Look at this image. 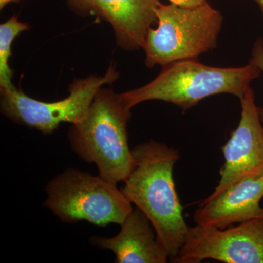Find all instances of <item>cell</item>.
<instances>
[{"mask_svg":"<svg viewBox=\"0 0 263 263\" xmlns=\"http://www.w3.org/2000/svg\"><path fill=\"white\" fill-rule=\"evenodd\" d=\"M249 62L254 64L260 69L261 72L263 74V40L262 38H258L254 43L252 48V57ZM261 121L263 125V110H261Z\"/></svg>","mask_w":263,"mask_h":263,"instance_id":"cell-13","label":"cell"},{"mask_svg":"<svg viewBox=\"0 0 263 263\" xmlns=\"http://www.w3.org/2000/svg\"><path fill=\"white\" fill-rule=\"evenodd\" d=\"M29 25L19 22L13 16L0 25V86L1 89L15 87L12 83L13 71L10 69L9 59L11 56V45L20 33L29 30Z\"/></svg>","mask_w":263,"mask_h":263,"instance_id":"cell-12","label":"cell"},{"mask_svg":"<svg viewBox=\"0 0 263 263\" xmlns=\"http://www.w3.org/2000/svg\"><path fill=\"white\" fill-rule=\"evenodd\" d=\"M80 15H91L113 27L118 46L133 51L143 48L151 26L157 22L159 0H67Z\"/></svg>","mask_w":263,"mask_h":263,"instance_id":"cell-9","label":"cell"},{"mask_svg":"<svg viewBox=\"0 0 263 263\" xmlns=\"http://www.w3.org/2000/svg\"><path fill=\"white\" fill-rule=\"evenodd\" d=\"M119 76L115 67L110 66L105 76L76 79L70 85L68 97L50 103L30 98L15 86L1 89V112L16 124L51 134L62 122H82L98 90L103 85L114 83Z\"/></svg>","mask_w":263,"mask_h":263,"instance_id":"cell-6","label":"cell"},{"mask_svg":"<svg viewBox=\"0 0 263 263\" xmlns=\"http://www.w3.org/2000/svg\"><path fill=\"white\" fill-rule=\"evenodd\" d=\"M132 108L122 94L100 88L87 116L72 124L69 141L74 152L98 167L99 176L117 184L124 182L135 166L128 143L127 124Z\"/></svg>","mask_w":263,"mask_h":263,"instance_id":"cell-2","label":"cell"},{"mask_svg":"<svg viewBox=\"0 0 263 263\" xmlns=\"http://www.w3.org/2000/svg\"><path fill=\"white\" fill-rule=\"evenodd\" d=\"M254 2L259 5V8H260L263 13V0H254Z\"/></svg>","mask_w":263,"mask_h":263,"instance_id":"cell-16","label":"cell"},{"mask_svg":"<svg viewBox=\"0 0 263 263\" xmlns=\"http://www.w3.org/2000/svg\"><path fill=\"white\" fill-rule=\"evenodd\" d=\"M45 207L65 223L86 221L96 226H121L133 210L117 184L70 168L50 181Z\"/></svg>","mask_w":263,"mask_h":263,"instance_id":"cell-5","label":"cell"},{"mask_svg":"<svg viewBox=\"0 0 263 263\" xmlns=\"http://www.w3.org/2000/svg\"><path fill=\"white\" fill-rule=\"evenodd\" d=\"M214 259L226 263H263V218L224 229L189 227L174 262L198 263Z\"/></svg>","mask_w":263,"mask_h":263,"instance_id":"cell-7","label":"cell"},{"mask_svg":"<svg viewBox=\"0 0 263 263\" xmlns=\"http://www.w3.org/2000/svg\"><path fill=\"white\" fill-rule=\"evenodd\" d=\"M132 153L134 168L121 190L149 219L159 241L174 262L189 228L174 179L179 151L152 140L138 145Z\"/></svg>","mask_w":263,"mask_h":263,"instance_id":"cell-1","label":"cell"},{"mask_svg":"<svg viewBox=\"0 0 263 263\" xmlns=\"http://www.w3.org/2000/svg\"><path fill=\"white\" fill-rule=\"evenodd\" d=\"M241 117L238 127L222 147L224 164L215 190L205 199L220 195L237 181L263 174V125L261 110L250 86L240 100Z\"/></svg>","mask_w":263,"mask_h":263,"instance_id":"cell-8","label":"cell"},{"mask_svg":"<svg viewBox=\"0 0 263 263\" xmlns=\"http://www.w3.org/2000/svg\"><path fill=\"white\" fill-rule=\"evenodd\" d=\"M157 29L150 28L143 48L152 68L185 60H196L217 46L223 17L209 2L196 7L161 4Z\"/></svg>","mask_w":263,"mask_h":263,"instance_id":"cell-4","label":"cell"},{"mask_svg":"<svg viewBox=\"0 0 263 263\" xmlns=\"http://www.w3.org/2000/svg\"><path fill=\"white\" fill-rule=\"evenodd\" d=\"M20 0H0V9H3L7 5L11 3H18Z\"/></svg>","mask_w":263,"mask_h":263,"instance_id":"cell-15","label":"cell"},{"mask_svg":"<svg viewBox=\"0 0 263 263\" xmlns=\"http://www.w3.org/2000/svg\"><path fill=\"white\" fill-rule=\"evenodd\" d=\"M263 174L237 181L220 195L200 202L194 214L197 226L224 229L235 223L263 218Z\"/></svg>","mask_w":263,"mask_h":263,"instance_id":"cell-10","label":"cell"},{"mask_svg":"<svg viewBox=\"0 0 263 263\" xmlns=\"http://www.w3.org/2000/svg\"><path fill=\"white\" fill-rule=\"evenodd\" d=\"M173 4L182 7H196L204 4L208 0H169Z\"/></svg>","mask_w":263,"mask_h":263,"instance_id":"cell-14","label":"cell"},{"mask_svg":"<svg viewBox=\"0 0 263 263\" xmlns=\"http://www.w3.org/2000/svg\"><path fill=\"white\" fill-rule=\"evenodd\" d=\"M89 240L95 247L111 250L117 263H165L169 260L149 219L137 207L121 224L117 235L92 236Z\"/></svg>","mask_w":263,"mask_h":263,"instance_id":"cell-11","label":"cell"},{"mask_svg":"<svg viewBox=\"0 0 263 263\" xmlns=\"http://www.w3.org/2000/svg\"><path fill=\"white\" fill-rule=\"evenodd\" d=\"M261 73L251 62L243 67H217L203 65L197 59L180 60L162 66L148 84L122 95L132 108L143 102L161 100L185 111L213 95L230 94L240 100Z\"/></svg>","mask_w":263,"mask_h":263,"instance_id":"cell-3","label":"cell"}]
</instances>
